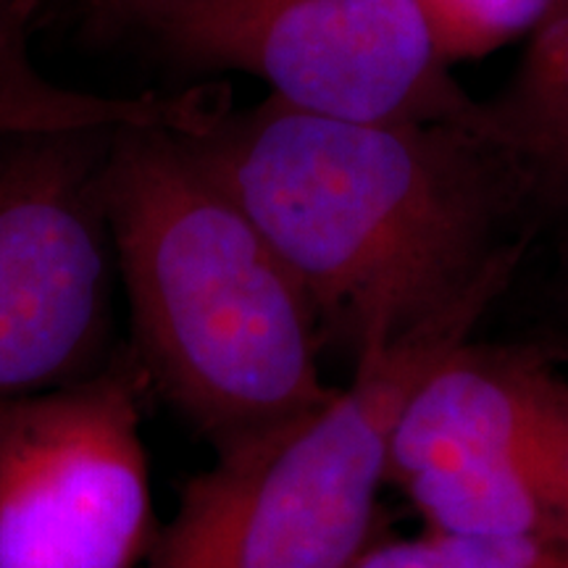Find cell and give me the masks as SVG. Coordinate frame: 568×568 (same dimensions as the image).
<instances>
[{
  "instance_id": "cell-12",
  "label": "cell",
  "mask_w": 568,
  "mask_h": 568,
  "mask_svg": "<svg viewBox=\"0 0 568 568\" xmlns=\"http://www.w3.org/2000/svg\"><path fill=\"white\" fill-rule=\"evenodd\" d=\"M560 272H564V290H566V305H568V224L564 230V247H560Z\"/></svg>"
},
{
  "instance_id": "cell-6",
  "label": "cell",
  "mask_w": 568,
  "mask_h": 568,
  "mask_svg": "<svg viewBox=\"0 0 568 568\" xmlns=\"http://www.w3.org/2000/svg\"><path fill=\"white\" fill-rule=\"evenodd\" d=\"M132 347L74 385L0 403V568H132L155 542Z\"/></svg>"
},
{
  "instance_id": "cell-9",
  "label": "cell",
  "mask_w": 568,
  "mask_h": 568,
  "mask_svg": "<svg viewBox=\"0 0 568 568\" xmlns=\"http://www.w3.org/2000/svg\"><path fill=\"white\" fill-rule=\"evenodd\" d=\"M485 105L493 132L524 166L537 209L568 224V0L529 34L508 88Z\"/></svg>"
},
{
  "instance_id": "cell-5",
  "label": "cell",
  "mask_w": 568,
  "mask_h": 568,
  "mask_svg": "<svg viewBox=\"0 0 568 568\" xmlns=\"http://www.w3.org/2000/svg\"><path fill=\"white\" fill-rule=\"evenodd\" d=\"M116 130L0 132V403L88 379L119 353L105 213Z\"/></svg>"
},
{
  "instance_id": "cell-3",
  "label": "cell",
  "mask_w": 568,
  "mask_h": 568,
  "mask_svg": "<svg viewBox=\"0 0 568 568\" xmlns=\"http://www.w3.org/2000/svg\"><path fill=\"white\" fill-rule=\"evenodd\" d=\"M500 293L468 297L361 355L351 385L324 406L216 453L187 481L145 568H353L382 537L379 493L403 403Z\"/></svg>"
},
{
  "instance_id": "cell-7",
  "label": "cell",
  "mask_w": 568,
  "mask_h": 568,
  "mask_svg": "<svg viewBox=\"0 0 568 568\" xmlns=\"http://www.w3.org/2000/svg\"><path fill=\"white\" fill-rule=\"evenodd\" d=\"M389 485L426 527L568 493V379L521 347H450L403 403Z\"/></svg>"
},
{
  "instance_id": "cell-8",
  "label": "cell",
  "mask_w": 568,
  "mask_h": 568,
  "mask_svg": "<svg viewBox=\"0 0 568 568\" xmlns=\"http://www.w3.org/2000/svg\"><path fill=\"white\" fill-rule=\"evenodd\" d=\"M38 6L40 0H0V132L130 124L193 132L224 109L205 90L109 98L48 82L30 61V27Z\"/></svg>"
},
{
  "instance_id": "cell-4",
  "label": "cell",
  "mask_w": 568,
  "mask_h": 568,
  "mask_svg": "<svg viewBox=\"0 0 568 568\" xmlns=\"http://www.w3.org/2000/svg\"><path fill=\"white\" fill-rule=\"evenodd\" d=\"M95 19L182 67L243 71L297 111L487 124L418 0H92Z\"/></svg>"
},
{
  "instance_id": "cell-1",
  "label": "cell",
  "mask_w": 568,
  "mask_h": 568,
  "mask_svg": "<svg viewBox=\"0 0 568 568\" xmlns=\"http://www.w3.org/2000/svg\"><path fill=\"white\" fill-rule=\"evenodd\" d=\"M184 134L301 276L326 345L353 364L506 287L539 211L489 122H351L268 95Z\"/></svg>"
},
{
  "instance_id": "cell-2",
  "label": "cell",
  "mask_w": 568,
  "mask_h": 568,
  "mask_svg": "<svg viewBox=\"0 0 568 568\" xmlns=\"http://www.w3.org/2000/svg\"><path fill=\"white\" fill-rule=\"evenodd\" d=\"M105 213L132 353L216 453L337 393L322 376V318L301 276L182 130H116Z\"/></svg>"
},
{
  "instance_id": "cell-11",
  "label": "cell",
  "mask_w": 568,
  "mask_h": 568,
  "mask_svg": "<svg viewBox=\"0 0 568 568\" xmlns=\"http://www.w3.org/2000/svg\"><path fill=\"white\" fill-rule=\"evenodd\" d=\"M437 51L450 63L481 59L531 32L558 0H418Z\"/></svg>"
},
{
  "instance_id": "cell-10",
  "label": "cell",
  "mask_w": 568,
  "mask_h": 568,
  "mask_svg": "<svg viewBox=\"0 0 568 568\" xmlns=\"http://www.w3.org/2000/svg\"><path fill=\"white\" fill-rule=\"evenodd\" d=\"M353 568H568V545L426 529L406 539L379 537Z\"/></svg>"
}]
</instances>
